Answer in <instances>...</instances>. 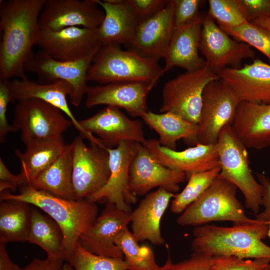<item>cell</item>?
Wrapping results in <instances>:
<instances>
[{"label":"cell","mask_w":270,"mask_h":270,"mask_svg":"<svg viewBox=\"0 0 270 270\" xmlns=\"http://www.w3.org/2000/svg\"><path fill=\"white\" fill-rule=\"evenodd\" d=\"M46 1L0 0V80L28 78L24 66L38 43V20Z\"/></svg>","instance_id":"6da1fadb"},{"label":"cell","mask_w":270,"mask_h":270,"mask_svg":"<svg viewBox=\"0 0 270 270\" xmlns=\"http://www.w3.org/2000/svg\"><path fill=\"white\" fill-rule=\"evenodd\" d=\"M230 227L204 224L192 231L194 252L212 256L241 259L270 258V246L262 240L268 234V224L258 220Z\"/></svg>","instance_id":"7a4b0ae2"},{"label":"cell","mask_w":270,"mask_h":270,"mask_svg":"<svg viewBox=\"0 0 270 270\" xmlns=\"http://www.w3.org/2000/svg\"><path fill=\"white\" fill-rule=\"evenodd\" d=\"M0 200L26 202L52 218L62 232L66 259L76 248L81 236L92 226L98 216V208L96 202L86 199L60 198L29 184L20 186L17 194L8 190L0 192Z\"/></svg>","instance_id":"3957f363"},{"label":"cell","mask_w":270,"mask_h":270,"mask_svg":"<svg viewBox=\"0 0 270 270\" xmlns=\"http://www.w3.org/2000/svg\"><path fill=\"white\" fill-rule=\"evenodd\" d=\"M162 74L158 61L114 45H102L88 70V81L100 84L146 82L156 84Z\"/></svg>","instance_id":"277c9868"},{"label":"cell","mask_w":270,"mask_h":270,"mask_svg":"<svg viewBox=\"0 0 270 270\" xmlns=\"http://www.w3.org/2000/svg\"><path fill=\"white\" fill-rule=\"evenodd\" d=\"M237 188L218 176L209 188L177 218L182 226H198L215 221H230L233 224L253 223L236 196Z\"/></svg>","instance_id":"5b68a950"},{"label":"cell","mask_w":270,"mask_h":270,"mask_svg":"<svg viewBox=\"0 0 270 270\" xmlns=\"http://www.w3.org/2000/svg\"><path fill=\"white\" fill-rule=\"evenodd\" d=\"M216 144L220 167L218 176L238 188L244 196L246 208L258 214L262 206V187L252 173L247 148L231 126L222 130Z\"/></svg>","instance_id":"8992f818"},{"label":"cell","mask_w":270,"mask_h":270,"mask_svg":"<svg viewBox=\"0 0 270 270\" xmlns=\"http://www.w3.org/2000/svg\"><path fill=\"white\" fill-rule=\"evenodd\" d=\"M218 79V75L206 64L201 68L178 75L164 84L160 112H171L198 124L204 88L210 82Z\"/></svg>","instance_id":"52a82bcc"},{"label":"cell","mask_w":270,"mask_h":270,"mask_svg":"<svg viewBox=\"0 0 270 270\" xmlns=\"http://www.w3.org/2000/svg\"><path fill=\"white\" fill-rule=\"evenodd\" d=\"M72 122L58 108L38 99L18 102L14 108V132L20 131L26 146L62 138Z\"/></svg>","instance_id":"ba28073f"},{"label":"cell","mask_w":270,"mask_h":270,"mask_svg":"<svg viewBox=\"0 0 270 270\" xmlns=\"http://www.w3.org/2000/svg\"><path fill=\"white\" fill-rule=\"evenodd\" d=\"M241 100L220 79L210 82L203 92L198 144H216L222 130L231 126Z\"/></svg>","instance_id":"9c48e42d"},{"label":"cell","mask_w":270,"mask_h":270,"mask_svg":"<svg viewBox=\"0 0 270 270\" xmlns=\"http://www.w3.org/2000/svg\"><path fill=\"white\" fill-rule=\"evenodd\" d=\"M72 144V182L76 200L86 199L100 190L110 176L109 154L103 144L86 145L81 136Z\"/></svg>","instance_id":"30bf717a"},{"label":"cell","mask_w":270,"mask_h":270,"mask_svg":"<svg viewBox=\"0 0 270 270\" xmlns=\"http://www.w3.org/2000/svg\"><path fill=\"white\" fill-rule=\"evenodd\" d=\"M199 50L206 64L217 74L228 68H241L244 60L256 59L252 47L232 38L208 15L204 16Z\"/></svg>","instance_id":"8fae6325"},{"label":"cell","mask_w":270,"mask_h":270,"mask_svg":"<svg viewBox=\"0 0 270 270\" xmlns=\"http://www.w3.org/2000/svg\"><path fill=\"white\" fill-rule=\"evenodd\" d=\"M98 52L80 60L60 61L52 58L41 50L32 54L25 64L24 70L34 73L47 83L58 80L69 83L72 88L70 97L71 102L78 107L88 90L87 72Z\"/></svg>","instance_id":"7c38bea8"},{"label":"cell","mask_w":270,"mask_h":270,"mask_svg":"<svg viewBox=\"0 0 270 270\" xmlns=\"http://www.w3.org/2000/svg\"><path fill=\"white\" fill-rule=\"evenodd\" d=\"M186 178L184 172L163 165L142 144L136 143L128 173L129 189L133 194L144 196L156 187L174 194Z\"/></svg>","instance_id":"4fadbf2b"},{"label":"cell","mask_w":270,"mask_h":270,"mask_svg":"<svg viewBox=\"0 0 270 270\" xmlns=\"http://www.w3.org/2000/svg\"><path fill=\"white\" fill-rule=\"evenodd\" d=\"M98 0H46L39 18L40 30L70 27L98 28L104 17Z\"/></svg>","instance_id":"5bb4252c"},{"label":"cell","mask_w":270,"mask_h":270,"mask_svg":"<svg viewBox=\"0 0 270 270\" xmlns=\"http://www.w3.org/2000/svg\"><path fill=\"white\" fill-rule=\"evenodd\" d=\"M136 143L124 142L116 148H108L110 176L106 184L98 191L88 196V200L96 202L106 200L118 208L131 212V204L137 202V196L128 186L129 166L135 151Z\"/></svg>","instance_id":"9a60e30c"},{"label":"cell","mask_w":270,"mask_h":270,"mask_svg":"<svg viewBox=\"0 0 270 270\" xmlns=\"http://www.w3.org/2000/svg\"><path fill=\"white\" fill-rule=\"evenodd\" d=\"M79 122L86 132L96 134L108 148H115L124 142L143 144L146 140L142 122L129 118L114 106H106Z\"/></svg>","instance_id":"2e32d148"},{"label":"cell","mask_w":270,"mask_h":270,"mask_svg":"<svg viewBox=\"0 0 270 270\" xmlns=\"http://www.w3.org/2000/svg\"><path fill=\"white\" fill-rule=\"evenodd\" d=\"M38 45L54 60L76 61L98 52L102 44L98 28L74 26L55 31L41 30Z\"/></svg>","instance_id":"e0dca14e"},{"label":"cell","mask_w":270,"mask_h":270,"mask_svg":"<svg viewBox=\"0 0 270 270\" xmlns=\"http://www.w3.org/2000/svg\"><path fill=\"white\" fill-rule=\"evenodd\" d=\"M156 85L146 82H116L89 86L85 106L106 105L123 108L132 117L142 118L148 110L147 97Z\"/></svg>","instance_id":"ac0fdd59"},{"label":"cell","mask_w":270,"mask_h":270,"mask_svg":"<svg viewBox=\"0 0 270 270\" xmlns=\"http://www.w3.org/2000/svg\"><path fill=\"white\" fill-rule=\"evenodd\" d=\"M130 214L107 203L92 226L81 236L79 243L96 254L123 258L115 240L130 222Z\"/></svg>","instance_id":"d6986e66"},{"label":"cell","mask_w":270,"mask_h":270,"mask_svg":"<svg viewBox=\"0 0 270 270\" xmlns=\"http://www.w3.org/2000/svg\"><path fill=\"white\" fill-rule=\"evenodd\" d=\"M142 144L162 164L184 172L188 178L192 174L220 166L216 144L198 143L180 151L163 146L156 139L146 140Z\"/></svg>","instance_id":"ffe728a7"},{"label":"cell","mask_w":270,"mask_h":270,"mask_svg":"<svg viewBox=\"0 0 270 270\" xmlns=\"http://www.w3.org/2000/svg\"><path fill=\"white\" fill-rule=\"evenodd\" d=\"M174 10L172 0H168L162 10L139 23L128 50L158 61L164 58L174 30Z\"/></svg>","instance_id":"44dd1931"},{"label":"cell","mask_w":270,"mask_h":270,"mask_svg":"<svg viewBox=\"0 0 270 270\" xmlns=\"http://www.w3.org/2000/svg\"><path fill=\"white\" fill-rule=\"evenodd\" d=\"M10 86L14 102L38 99L52 104L67 116L74 128L80 132L82 137L88 139L90 142H98V138L84 130L70 108L67 97L72 95V88L69 83L58 80L40 84L28 78H14L10 80Z\"/></svg>","instance_id":"7402d4cb"},{"label":"cell","mask_w":270,"mask_h":270,"mask_svg":"<svg viewBox=\"0 0 270 270\" xmlns=\"http://www.w3.org/2000/svg\"><path fill=\"white\" fill-rule=\"evenodd\" d=\"M242 102L270 104V64L260 59L240 68H228L218 74Z\"/></svg>","instance_id":"603a6c76"},{"label":"cell","mask_w":270,"mask_h":270,"mask_svg":"<svg viewBox=\"0 0 270 270\" xmlns=\"http://www.w3.org/2000/svg\"><path fill=\"white\" fill-rule=\"evenodd\" d=\"M175 194L160 187L149 192L130 214L132 233L138 242L148 240L158 246L164 243L160 232L161 220Z\"/></svg>","instance_id":"cb8c5ba5"},{"label":"cell","mask_w":270,"mask_h":270,"mask_svg":"<svg viewBox=\"0 0 270 270\" xmlns=\"http://www.w3.org/2000/svg\"><path fill=\"white\" fill-rule=\"evenodd\" d=\"M204 16L200 15L193 22L174 28L172 36L164 58L162 74L175 67L192 71L206 66L204 58L199 55L200 42Z\"/></svg>","instance_id":"d4e9b609"},{"label":"cell","mask_w":270,"mask_h":270,"mask_svg":"<svg viewBox=\"0 0 270 270\" xmlns=\"http://www.w3.org/2000/svg\"><path fill=\"white\" fill-rule=\"evenodd\" d=\"M231 126L246 148L270 146V104L241 102Z\"/></svg>","instance_id":"484cf974"},{"label":"cell","mask_w":270,"mask_h":270,"mask_svg":"<svg viewBox=\"0 0 270 270\" xmlns=\"http://www.w3.org/2000/svg\"><path fill=\"white\" fill-rule=\"evenodd\" d=\"M104 17L98 28L102 45L123 44L126 47L132 42L139 22L124 0H98Z\"/></svg>","instance_id":"4316f807"},{"label":"cell","mask_w":270,"mask_h":270,"mask_svg":"<svg viewBox=\"0 0 270 270\" xmlns=\"http://www.w3.org/2000/svg\"><path fill=\"white\" fill-rule=\"evenodd\" d=\"M141 118L158 134V141L163 146L176 150L180 140L192 146L198 144V124L169 112L156 114L148 110Z\"/></svg>","instance_id":"83f0119b"},{"label":"cell","mask_w":270,"mask_h":270,"mask_svg":"<svg viewBox=\"0 0 270 270\" xmlns=\"http://www.w3.org/2000/svg\"><path fill=\"white\" fill-rule=\"evenodd\" d=\"M34 188L57 197L76 200L72 182V144L30 184Z\"/></svg>","instance_id":"f1b7e54d"},{"label":"cell","mask_w":270,"mask_h":270,"mask_svg":"<svg viewBox=\"0 0 270 270\" xmlns=\"http://www.w3.org/2000/svg\"><path fill=\"white\" fill-rule=\"evenodd\" d=\"M67 144L63 138L36 142L26 146V151L15 154L20 161V173L24 186L30 184L64 152Z\"/></svg>","instance_id":"f546056e"},{"label":"cell","mask_w":270,"mask_h":270,"mask_svg":"<svg viewBox=\"0 0 270 270\" xmlns=\"http://www.w3.org/2000/svg\"><path fill=\"white\" fill-rule=\"evenodd\" d=\"M33 206L28 242L41 248L47 257L66 260L64 235L58 224L49 216Z\"/></svg>","instance_id":"4dcf8cb0"},{"label":"cell","mask_w":270,"mask_h":270,"mask_svg":"<svg viewBox=\"0 0 270 270\" xmlns=\"http://www.w3.org/2000/svg\"><path fill=\"white\" fill-rule=\"evenodd\" d=\"M31 205L6 200L0 203V242H28L31 220Z\"/></svg>","instance_id":"1f68e13d"},{"label":"cell","mask_w":270,"mask_h":270,"mask_svg":"<svg viewBox=\"0 0 270 270\" xmlns=\"http://www.w3.org/2000/svg\"><path fill=\"white\" fill-rule=\"evenodd\" d=\"M132 232L126 227L117 236L115 244L121 250L128 270H159L154 254L150 246H140Z\"/></svg>","instance_id":"d6a6232c"},{"label":"cell","mask_w":270,"mask_h":270,"mask_svg":"<svg viewBox=\"0 0 270 270\" xmlns=\"http://www.w3.org/2000/svg\"><path fill=\"white\" fill-rule=\"evenodd\" d=\"M220 167L192 174L184 190L175 194L170 205L171 211L181 214L190 205L198 200L211 186L218 176Z\"/></svg>","instance_id":"836d02e7"},{"label":"cell","mask_w":270,"mask_h":270,"mask_svg":"<svg viewBox=\"0 0 270 270\" xmlns=\"http://www.w3.org/2000/svg\"><path fill=\"white\" fill-rule=\"evenodd\" d=\"M66 260L74 270H128L124 260L96 254L89 252L78 242Z\"/></svg>","instance_id":"e575fe53"},{"label":"cell","mask_w":270,"mask_h":270,"mask_svg":"<svg viewBox=\"0 0 270 270\" xmlns=\"http://www.w3.org/2000/svg\"><path fill=\"white\" fill-rule=\"evenodd\" d=\"M207 15L220 27H236L248 22L242 0H209Z\"/></svg>","instance_id":"d590c367"},{"label":"cell","mask_w":270,"mask_h":270,"mask_svg":"<svg viewBox=\"0 0 270 270\" xmlns=\"http://www.w3.org/2000/svg\"><path fill=\"white\" fill-rule=\"evenodd\" d=\"M220 28L236 41L245 43L260 52L270 61V32L268 30L250 22L236 27Z\"/></svg>","instance_id":"8d00e7d4"},{"label":"cell","mask_w":270,"mask_h":270,"mask_svg":"<svg viewBox=\"0 0 270 270\" xmlns=\"http://www.w3.org/2000/svg\"><path fill=\"white\" fill-rule=\"evenodd\" d=\"M232 256H212L194 252L188 258L173 263L170 257L159 270H216Z\"/></svg>","instance_id":"74e56055"},{"label":"cell","mask_w":270,"mask_h":270,"mask_svg":"<svg viewBox=\"0 0 270 270\" xmlns=\"http://www.w3.org/2000/svg\"><path fill=\"white\" fill-rule=\"evenodd\" d=\"M174 6V28H178L196 20L200 16L199 10L204 1L172 0Z\"/></svg>","instance_id":"f35d334b"},{"label":"cell","mask_w":270,"mask_h":270,"mask_svg":"<svg viewBox=\"0 0 270 270\" xmlns=\"http://www.w3.org/2000/svg\"><path fill=\"white\" fill-rule=\"evenodd\" d=\"M168 0H124L139 23L154 16L166 6Z\"/></svg>","instance_id":"ab89813d"},{"label":"cell","mask_w":270,"mask_h":270,"mask_svg":"<svg viewBox=\"0 0 270 270\" xmlns=\"http://www.w3.org/2000/svg\"><path fill=\"white\" fill-rule=\"evenodd\" d=\"M14 102L10 86V80H0V142L6 141V137L10 132H14L12 125L7 120L8 106Z\"/></svg>","instance_id":"60d3db41"},{"label":"cell","mask_w":270,"mask_h":270,"mask_svg":"<svg viewBox=\"0 0 270 270\" xmlns=\"http://www.w3.org/2000/svg\"><path fill=\"white\" fill-rule=\"evenodd\" d=\"M270 264V258L241 259L232 257L216 270H264Z\"/></svg>","instance_id":"b9f144b4"},{"label":"cell","mask_w":270,"mask_h":270,"mask_svg":"<svg viewBox=\"0 0 270 270\" xmlns=\"http://www.w3.org/2000/svg\"><path fill=\"white\" fill-rule=\"evenodd\" d=\"M256 176L262 187V206L264 210L256 214V218L268 224L270 222V180L264 174L258 173Z\"/></svg>","instance_id":"7bdbcfd3"},{"label":"cell","mask_w":270,"mask_h":270,"mask_svg":"<svg viewBox=\"0 0 270 270\" xmlns=\"http://www.w3.org/2000/svg\"><path fill=\"white\" fill-rule=\"evenodd\" d=\"M246 7L248 22L258 18H270V0H242Z\"/></svg>","instance_id":"ee69618b"},{"label":"cell","mask_w":270,"mask_h":270,"mask_svg":"<svg viewBox=\"0 0 270 270\" xmlns=\"http://www.w3.org/2000/svg\"><path fill=\"white\" fill-rule=\"evenodd\" d=\"M24 186L20 174H14L8 168L2 158H0V192L10 190L14 192Z\"/></svg>","instance_id":"f6af8a7d"},{"label":"cell","mask_w":270,"mask_h":270,"mask_svg":"<svg viewBox=\"0 0 270 270\" xmlns=\"http://www.w3.org/2000/svg\"><path fill=\"white\" fill-rule=\"evenodd\" d=\"M64 259L47 257L44 260L34 258L22 270H62Z\"/></svg>","instance_id":"bcb514c9"},{"label":"cell","mask_w":270,"mask_h":270,"mask_svg":"<svg viewBox=\"0 0 270 270\" xmlns=\"http://www.w3.org/2000/svg\"><path fill=\"white\" fill-rule=\"evenodd\" d=\"M6 244L0 242V270H22V268L11 260L6 248Z\"/></svg>","instance_id":"7dc6e473"},{"label":"cell","mask_w":270,"mask_h":270,"mask_svg":"<svg viewBox=\"0 0 270 270\" xmlns=\"http://www.w3.org/2000/svg\"><path fill=\"white\" fill-rule=\"evenodd\" d=\"M250 22L266 28L270 32V18H258Z\"/></svg>","instance_id":"c3c4849f"},{"label":"cell","mask_w":270,"mask_h":270,"mask_svg":"<svg viewBox=\"0 0 270 270\" xmlns=\"http://www.w3.org/2000/svg\"><path fill=\"white\" fill-rule=\"evenodd\" d=\"M62 270H74L72 266L66 262H64Z\"/></svg>","instance_id":"681fc988"},{"label":"cell","mask_w":270,"mask_h":270,"mask_svg":"<svg viewBox=\"0 0 270 270\" xmlns=\"http://www.w3.org/2000/svg\"><path fill=\"white\" fill-rule=\"evenodd\" d=\"M268 224V228L267 236L270 238V222Z\"/></svg>","instance_id":"f907efd6"},{"label":"cell","mask_w":270,"mask_h":270,"mask_svg":"<svg viewBox=\"0 0 270 270\" xmlns=\"http://www.w3.org/2000/svg\"><path fill=\"white\" fill-rule=\"evenodd\" d=\"M264 270H270V264L266 266L264 268Z\"/></svg>","instance_id":"816d5d0a"}]
</instances>
